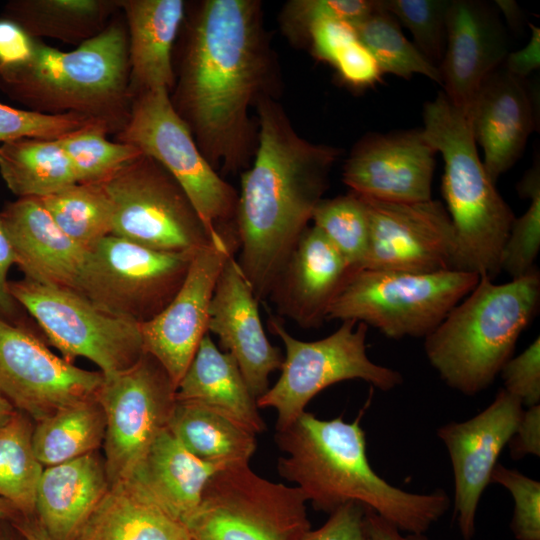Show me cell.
Returning <instances> with one entry per match:
<instances>
[{
    "mask_svg": "<svg viewBox=\"0 0 540 540\" xmlns=\"http://www.w3.org/2000/svg\"><path fill=\"white\" fill-rule=\"evenodd\" d=\"M256 0H206L193 16L172 104L210 165L247 166L257 145L250 111L271 96L273 61Z\"/></svg>",
    "mask_w": 540,
    "mask_h": 540,
    "instance_id": "6da1fadb",
    "label": "cell"
},
{
    "mask_svg": "<svg viewBox=\"0 0 540 540\" xmlns=\"http://www.w3.org/2000/svg\"><path fill=\"white\" fill-rule=\"evenodd\" d=\"M256 112L257 145L241 174L235 224L237 262L260 303L323 199L340 150L302 138L272 96Z\"/></svg>",
    "mask_w": 540,
    "mask_h": 540,
    "instance_id": "7a4b0ae2",
    "label": "cell"
},
{
    "mask_svg": "<svg viewBox=\"0 0 540 540\" xmlns=\"http://www.w3.org/2000/svg\"><path fill=\"white\" fill-rule=\"evenodd\" d=\"M342 416L322 420L304 411L287 428L276 431L287 455L277 463L281 477L296 484L316 510L332 513L357 502L392 523L399 531L424 534L446 513L450 499L443 490L415 494L389 484L371 467L360 421Z\"/></svg>",
    "mask_w": 540,
    "mask_h": 540,
    "instance_id": "3957f363",
    "label": "cell"
},
{
    "mask_svg": "<svg viewBox=\"0 0 540 540\" xmlns=\"http://www.w3.org/2000/svg\"><path fill=\"white\" fill-rule=\"evenodd\" d=\"M129 73L128 35L113 23L68 52L35 39L25 63L0 68V89L33 111L80 114L119 133L133 100Z\"/></svg>",
    "mask_w": 540,
    "mask_h": 540,
    "instance_id": "277c9868",
    "label": "cell"
},
{
    "mask_svg": "<svg viewBox=\"0 0 540 540\" xmlns=\"http://www.w3.org/2000/svg\"><path fill=\"white\" fill-rule=\"evenodd\" d=\"M540 274L507 283L480 276L475 287L424 338L425 354L451 388L475 395L490 386L538 311Z\"/></svg>",
    "mask_w": 540,
    "mask_h": 540,
    "instance_id": "5b68a950",
    "label": "cell"
},
{
    "mask_svg": "<svg viewBox=\"0 0 540 540\" xmlns=\"http://www.w3.org/2000/svg\"><path fill=\"white\" fill-rule=\"evenodd\" d=\"M422 133L442 155V193L464 270L493 279L514 213L489 178L467 114L443 91L424 104Z\"/></svg>",
    "mask_w": 540,
    "mask_h": 540,
    "instance_id": "8992f818",
    "label": "cell"
},
{
    "mask_svg": "<svg viewBox=\"0 0 540 540\" xmlns=\"http://www.w3.org/2000/svg\"><path fill=\"white\" fill-rule=\"evenodd\" d=\"M470 271L434 273L359 269L348 274L326 320H354L399 339L425 338L475 287Z\"/></svg>",
    "mask_w": 540,
    "mask_h": 540,
    "instance_id": "52a82bcc",
    "label": "cell"
},
{
    "mask_svg": "<svg viewBox=\"0 0 540 540\" xmlns=\"http://www.w3.org/2000/svg\"><path fill=\"white\" fill-rule=\"evenodd\" d=\"M118 142L138 148L178 182L208 232L239 245L236 232L238 192L206 160L175 110L169 91L155 89L133 97Z\"/></svg>",
    "mask_w": 540,
    "mask_h": 540,
    "instance_id": "ba28073f",
    "label": "cell"
},
{
    "mask_svg": "<svg viewBox=\"0 0 540 540\" xmlns=\"http://www.w3.org/2000/svg\"><path fill=\"white\" fill-rule=\"evenodd\" d=\"M267 324L283 342L285 356L279 379L256 402L258 408L276 410V431L291 425L305 411L308 402L330 385L361 379L381 391H390L403 382L400 372L378 365L368 357V326L364 323L344 320L331 335L316 341L293 337L280 317L269 315Z\"/></svg>",
    "mask_w": 540,
    "mask_h": 540,
    "instance_id": "9c48e42d",
    "label": "cell"
},
{
    "mask_svg": "<svg viewBox=\"0 0 540 540\" xmlns=\"http://www.w3.org/2000/svg\"><path fill=\"white\" fill-rule=\"evenodd\" d=\"M306 502L297 487L233 465L210 477L184 525L192 540H299L311 529Z\"/></svg>",
    "mask_w": 540,
    "mask_h": 540,
    "instance_id": "30bf717a",
    "label": "cell"
},
{
    "mask_svg": "<svg viewBox=\"0 0 540 540\" xmlns=\"http://www.w3.org/2000/svg\"><path fill=\"white\" fill-rule=\"evenodd\" d=\"M112 206L111 235L163 252H197L212 238L184 190L144 154L100 183Z\"/></svg>",
    "mask_w": 540,
    "mask_h": 540,
    "instance_id": "8fae6325",
    "label": "cell"
},
{
    "mask_svg": "<svg viewBox=\"0 0 540 540\" xmlns=\"http://www.w3.org/2000/svg\"><path fill=\"white\" fill-rule=\"evenodd\" d=\"M8 289L69 362L84 357L109 376L130 368L145 353L138 323L103 311L73 289L27 278L9 281Z\"/></svg>",
    "mask_w": 540,
    "mask_h": 540,
    "instance_id": "7c38bea8",
    "label": "cell"
},
{
    "mask_svg": "<svg viewBox=\"0 0 540 540\" xmlns=\"http://www.w3.org/2000/svg\"><path fill=\"white\" fill-rule=\"evenodd\" d=\"M196 252H163L109 235L88 251L76 291L138 324L158 315L181 287Z\"/></svg>",
    "mask_w": 540,
    "mask_h": 540,
    "instance_id": "4fadbf2b",
    "label": "cell"
},
{
    "mask_svg": "<svg viewBox=\"0 0 540 540\" xmlns=\"http://www.w3.org/2000/svg\"><path fill=\"white\" fill-rule=\"evenodd\" d=\"M176 389L166 370L148 353L130 368L104 376L97 399L106 420L103 442L109 485L124 481L168 427Z\"/></svg>",
    "mask_w": 540,
    "mask_h": 540,
    "instance_id": "5bb4252c",
    "label": "cell"
},
{
    "mask_svg": "<svg viewBox=\"0 0 540 540\" xmlns=\"http://www.w3.org/2000/svg\"><path fill=\"white\" fill-rule=\"evenodd\" d=\"M359 196L369 220L368 250L361 269L465 271L454 226L441 202L396 203Z\"/></svg>",
    "mask_w": 540,
    "mask_h": 540,
    "instance_id": "9a60e30c",
    "label": "cell"
},
{
    "mask_svg": "<svg viewBox=\"0 0 540 540\" xmlns=\"http://www.w3.org/2000/svg\"><path fill=\"white\" fill-rule=\"evenodd\" d=\"M103 380L100 371L73 365L31 332L0 318V391L35 422L96 397Z\"/></svg>",
    "mask_w": 540,
    "mask_h": 540,
    "instance_id": "2e32d148",
    "label": "cell"
},
{
    "mask_svg": "<svg viewBox=\"0 0 540 540\" xmlns=\"http://www.w3.org/2000/svg\"><path fill=\"white\" fill-rule=\"evenodd\" d=\"M238 247L219 234L198 250L170 303L154 318L139 324L145 353L166 370L174 385L190 365L208 333L209 307L218 277Z\"/></svg>",
    "mask_w": 540,
    "mask_h": 540,
    "instance_id": "e0dca14e",
    "label": "cell"
},
{
    "mask_svg": "<svg viewBox=\"0 0 540 540\" xmlns=\"http://www.w3.org/2000/svg\"><path fill=\"white\" fill-rule=\"evenodd\" d=\"M523 411L518 398L500 389L482 412L463 422L447 423L437 431L450 456L454 476L453 517L465 540L474 536L480 498Z\"/></svg>",
    "mask_w": 540,
    "mask_h": 540,
    "instance_id": "ac0fdd59",
    "label": "cell"
},
{
    "mask_svg": "<svg viewBox=\"0 0 540 540\" xmlns=\"http://www.w3.org/2000/svg\"><path fill=\"white\" fill-rule=\"evenodd\" d=\"M436 154L421 128L367 134L346 159L342 180L351 191L380 201H429Z\"/></svg>",
    "mask_w": 540,
    "mask_h": 540,
    "instance_id": "d6986e66",
    "label": "cell"
},
{
    "mask_svg": "<svg viewBox=\"0 0 540 540\" xmlns=\"http://www.w3.org/2000/svg\"><path fill=\"white\" fill-rule=\"evenodd\" d=\"M258 300L235 258L229 256L218 277L209 307L208 332L236 360L257 400L269 389V376L281 368L284 356L264 331Z\"/></svg>",
    "mask_w": 540,
    "mask_h": 540,
    "instance_id": "ffe728a7",
    "label": "cell"
},
{
    "mask_svg": "<svg viewBox=\"0 0 540 540\" xmlns=\"http://www.w3.org/2000/svg\"><path fill=\"white\" fill-rule=\"evenodd\" d=\"M508 38L495 4L451 0L439 66L443 93L466 114L483 82L508 55Z\"/></svg>",
    "mask_w": 540,
    "mask_h": 540,
    "instance_id": "44dd1931",
    "label": "cell"
},
{
    "mask_svg": "<svg viewBox=\"0 0 540 540\" xmlns=\"http://www.w3.org/2000/svg\"><path fill=\"white\" fill-rule=\"evenodd\" d=\"M483 165L493 183L521 157L536 129V103L526 79L503 65L483 82L467 112Z\"/></svg>",
    "mask_w": 540,
    "mask_h": 540,
    "instance_id": "7402d4cb",
    "label": "cell"
},
{
    "mask_svg": "<svg viewBox=\"0 0 540 540\" xmlns=\"http://www.w3.org/2000/svg\"><path fill=\"white\" fill-rule=\"evenodd\" d=\"M344 259L314 226L307 227L282 266L268 299L280 317L309 329L320 327L350 273Z\"/></svg>",
    "mask_w": 540,
    "mask_h": 540,
    "instance_id": "603a6c76",
    "label": "cell"
},
{
    "mask_svg": "<svg viewBox=\"0 0 540 540\" xmlns=\"http://www.w3.org/2000/svg\"><path fill=\"white\" fill-rule=\"evenodd\" d=\"M0 213L24 278L76 291L88 251L58 227L40 199L18 198Z\"/></svg>",
    "mask_w": 540,
    "mask_h": 540,
    "instance_id": "cb8c5ba5",
    "label": "cell"
},
{
    "mask_svg": "<svg viewBox=\"0 0 540 540\" xmlns=\"http://www.w3.org/2000/svg\"><path fill=\"white\" fill-rule=\"evenodd\" d=\"M219 469L191 454L166 428L122 482L184 524L198 508L208 480Z\"/></svg>",
    "mask_w": 540,
    "mask_h": 540,
    "instance_id": "d4e9b609",
    "label": "cell"
},
{
    "mask_svg": "<svg viewBox=\"0 0 540 540\" xmlns=\"http://www.w3.org/2000/svg\"><path fill=\"white\" fill-rule=\"evenodd\" d=\"M109 486L97 451L47 466L37 485L35 515L52 540H74Z\"/></svg>",
    "mask_w": 540,
    "mask_h": 540,
    "instance_id": "484cf974",
    "label": "cell"
},
{
    "mask_svg": "<svg viewBox=\"0 0 540 540\" xmlns=\"http://www.w3.org/2000/svg\"><path fill=\"white\" fill-rule=\"evenodd\" d=\"M128 24L129 87L132 97L174 85L172 48L184 19L181 0L119 1Z\"/></svg>",
    "mask_w": 540,
    "mask_h": 540,
    "instance_id": "4316f807",
    "label": "cell"
},
{
    "mask_svg": "<svg viewBox=\"0 0 540 540\" xmlns=\"http://www.w3.org/2000/svg\"><path fill=\"white\" fill-rule=\"evenodd\" d=\"M176 400L206 407L254 434L266 428L236 360L215 345L209 332L177 386Z\"/></svg>",
    "mask_w": 540,
    "mask_h": 540,
    "instance_id": "83f0119b",
    "label": "cell"
},
{
    "mask_svg": "<svg viewBox=\"0 0 540 540\" xmlns=\"http://www.w3.org/2000/svg\"><path fill=\"white\" fill-rule=\"evenodd\" d=\"M74 540H192L186 526L125 482L109 486Z\"/></svg>",
    "mask_w": 540,
    "mask_h": 540,
    "instance_id": "f1b7e54d",
    "label": "cell"
},
{
    "mask_svg": "<svg viewBox=\"0 0 540 540\" xmlns=\"http://www.w3.org/2000/svg\"><path fill=\"white\" fill-rule=\"evenodd\" d=\"M168 430L200 460L220 468L248 464L256 434L199 404L176 400Z\"/></svg>",
    "mask_w": 540,
    "mask_h": 540,
    "instance_id": "f546056e",
    "label": "cell"
},
{
    "mask_svg": "<svg viewBox=\"0 0 540 540\" xmlns=\"http://www.w3.org/2000/svg\"><path fill=\"white\" fill-rule=\"evenodd\" d=\"M0 175L18 198H42L77 183L57 140L23 138L3 143Z\"/></svg>",
    "mask_w": 540,
    "mask_h": 540,
    "instance_id": "4dcf8cb0",
    "label": "cell"
},
{
    "mask_svg": "<svg viewBox=\"0 0 540 540\" xmlns=\"http://www.w3.org/2000/svg\"><path fill=\"white\" fill-rule=\"evenodd\" d=\"M116 7L119 1L17 0L6 5L4 17L34 39L44 36L83 43L106 28V20Z\"/></svg>",
    "mask_w": 540,
    "mask_h": 540,
    "instance_id": "1f68e13d",
    "label": "cell"
},
{
    "mask_svg": "<svg viewBox=\"0 0 540 540\" xmlns=\"http://www.w3.org/2000/svg\"><path fill=\"white\" fill-rule=\"evenodd\" d=\"M106 420L97 396L58 410L36 422L34 453L43 466L60 464L94 452L104 441Z\"/></svg>",
    "mask_w": 540,
    "mask_h": 540,
    "instance_id": "d6a6232c",
    "label": "cell"
},
{
    "mask_svg": "<svg viewBox=\"0 0 540 540\" xmlns=\"http://www.w3.org/2000/svg\"><path fill=\"white\" fill-rule=\"evenodd\" d=\"M31 418L16 409L0 426V498L21 515H35L37 485L44 466L32 444Z\"/></svg>",
    "mask_w": 540,
    "mask_h": 540,
    "instance_id": "836d02e7",
    "label": "cell"
},
{
    "mask_svg": "<svg viewBox=\"0 0 540 540\" xmlns=\"http://www.w3.org/2000/svg\"><path fill=\"white\" fill-rule=\"evenodd\" d=\"M58 227L91 250L112 232V206L101 184L75 183L39 198Z\"/></svg>",
    "mask_w": 540,
    "mask_h": 540,
    "instance_id": "e575fe53",
    "label": "cell"
},
{
    "mask_svg": "<svg viewBox=\"0 0 540 540\" xmlns=\"http://www.w3.org/2000/svg\"><path fill=\"white\" fill-rule=\"evenodd\" d=\"M378 2L376 10L353 26L358 40L375 58L382 74L405 79L421 74L441 85L439 69L405 37L396 18Z\"/></svg>",
    "mask_w": 540,
    "mask_h": 540,
    "instance_id": "d590c367",
    "label": "cell"
},
{
    "mask_svg": "<svg viewBox=\"0 0 540 540\" xmlns=\"http://www.w3.org/2000/svg\"><path fill=\"white\" fill-rule=\"evenodd\" d=\"M316 227L338 251L350 271L361 269L369 243V220L362 198L350 191L346 195L323 198L312 219Z\"/></svg>",
    "mask_w": 540,
    "mask_h": 540,
    "instance_id": "8d00e7d4",
    "label": "cell"
},
{
    "mask_svg": "<svg viewBox=\"0 0 540 540\" xmlns=\"http://www.w3.org/2000/svg\"><path fill=\"white\" fill-rule=\"evenodd\" d=\"M110 132L105 124L97 123L57 139L72 164L77 183L100 184L142 155L133 145L107 140Z\"/></svg>",
    "mask_w": 540,
    "mask_h": 540,
    "instance_id": "74e56055",
    "label": "cell"
},
{
    "mask_svg": "<svg viewBox=\"0 0 540 540\" xmlns=\"http://www.w3.org/2000/svg\"><path fill=\"white\" fill-rule=\"evenodd\" d=\"M521 197L530 199L525 213L514 219L503 247L500 268L512 279L534 268L540 249V171L539 164L527 171L517 187Z\"/></svg>",
    "mask_w": 540,
    "mask_h": 540,
    "instance_id": "f35d334b",
    "label": "cell"
},
{
    "mask_svg": "<svg viewBox=\"0 0 540 540\" xmlns=\"http://www.w3.org/2000/svg\"><path fill=\"white\" fill-rule=\"evenodd\" d=\"M451 0H380L383 9L409 29L414 45L435 67L443 60Z\"/></svg>",
    "mask_w": 540,
    "mask_h": 540,
    "instance_id": "ab89813d",
    "label": "cell"
},
{
    "mask_svg": "<svg viewBox=\"0 0 540 540\" xmlns=\"http://www.w3.org/2000/svg\"><path fill=\"white\" fill-rule=\"evenodd\" d=\"M378 0H292L284 5L280 24L285 36L296 44L308 43L310 26L322 19L358 23L378 7Z\"/></svg>",
    "mask_w": 540,
    "mask_h": 540,
    "instance_id": "60d3db41",
    "label": "cell"
},
{
    "mask_svg": "<svg viewBox=\"0 0 540 540\" xmlns=\"http://www.w3.org/2000/svg\"><path fill=\"white\" fill-rule=\"evenodd\" d=\"M97 123L105 124L80 114H46L17 109L0 103V142L2 144L23 138L57 140L85 126Z\"/></svg>",
    "mask_w": 540,
    "mask_h": 540,
    "instance_id": "b9f144b4",
    "label": "cell"
},
{
    "mask_svg": "<svg viewBox=\"0 0 540 540\" xmlns=\"http://www.w3.org/2000/svg\"><path fill=\"white\" fill-rule=\"evenodd\" d=\"M490 483L505 487L514 500L510 528L517 540H540V482L499 463Z\"/></svg>",
    "mask_w": 540,
    "mask_h": 540,
    "instance_id": "7bdbcfd3",
    "label": "cell"
},
{
    "mask_svg": "<svg viewBox=\"0 0 540 540\" xmlns=\"http://www.w3.org/2000/svg\"><path fill=\"white\" fill-rule=\"evenodd\" d=\"M507 392L528 407L540 402V339L537 337L521 354L510 358L500 373Z\"/></svg>",
    "mask_w": 540,
    "mask_h": 540,
    "instance_id": "ee69618b",
    "label": "cell"
},
{
    "mask_svg": "<svg viewBox=\"0 0 540 540\" xmlns=\"http://www.w3.org/2000/svg\"><path fill=\"white\" fill-rule=\"evenodd\" d=\"M367 507L348 502L330 513L318 529H309L299 540H372L367 529Z\"/></svg>",
    "mask_w": 540,
    "mask_h": 540,
    "instance_id": "f6af8a7d",
    "label": "cell"
},
{
    "mask_svg": "<svg viewBox=\"0 0 540 540\" xmlns=\"http://www.w3.org/2000/svg\"><path fill=\"white\" fill-rule=\"evenodd\" d=\"M332 65L346 84L367 88L381 81L382 72L372 54L357 39L345 47Z\"/></svg>",
    "mask_w": 540,
    "mask_h": 540,
    "instance_id": "bcb514c9",
    "label": "cell"
},
{
    "mask_svg": "<svg viewBox=\"0 0 540 540\" xmlns=\"http://www.w3.org/2000/svg\"><path fill=\"white\" fill-rule=\"evenodd\" d=\"M357 39L351 23L335 19L316 21L308 31V44L313 55L330 64L345 47Z\"/></svg>",
    "mask_w": 540,
    "mask_h": 540,
    "instance_id": "7dc6e473",
    "label": "cell"
},
{
    "mask_svg": "<svg viewBox=\"0 0 540 540\" xmlns=\"http://www.w3.org/2000/svg\"><path fill=\"white\" fill-rule=\"evenodd\" d=\"M35 39L19 24L8 19H0V68L13 67L25 63L32 55Z\"/></svg>",
    "mask_w": 540,
    "mask_h": 540,
    "instance_id": "c3c4849f",
    "label": "cell"
},
{
    "mask_svg": "<svg viewBox=\"0 0 540 540\" xmlns=\"http://www.w3.org/2000/svg\"><path fill=\"white\" fill-rule=\"evenodd\" d=\"M511 457L515 459L526 455H540V405L524 410L517 428L508 443Z\"/></svg>",
    "mask_w": 540,
    "mask_h": 540,
    "instance_id": "681fc988",
    "label": "cell"
},
{
    "mask_svg": "<svg viewBox=\"0 0 540 540\" xmlns=\"http://www.w3.org/2000/svg\"><path fill=\"white\" fill-rule=\"evenodd\" d=\"M531 36L527 44L518 51L509 52L503 67L510 74L526 79V77L540 66V29L529 24Z\"/></svg>",
    "mask_w": 540,
    "mask_h": 540,
    "instance_id": "f907efd6",
    "label": "cell"
},
{
    "mask_svg": "<svg viewBox=\"0 0 540 540\" xmlns=\"http://www.w3.org/2000/svg\"><path fill=\"white\" fill-rule=\"evenodd\" d=\"M16 263L15 254L0 213V314L14 313L15 301L8 289V271Z\"/></svg>",
    "mask_w": 540,
    "mask_h": 540,
    "instance_id": "816d5d0a",
    "label": "cell"
},
{
    "mask_svg": "<svg viewBox=\"0 0 540 540\" xmlns=\"http://www.w3.org/2000/svg\"><path fill=\"white\" fill-rule=\"evenodd\" d=\"M366 524L372 540H400L399 530L369 508L366 511Z\"/></svg>",
    "mask_w": 540,
    "mask_h": 540,
    "instance_id": "f5cc1de1",
    "label": "cell"
},
{
    "mask_svg": "<svg viewBox=\"0 0 540 540\" xmlns=\"http://www.w3.org/2000/svg\"><path fill=\"white\" fill-rule=\"evenodd\" d=\"M11 523L19 530L26 540H52L36 515L23 516L19 514L11 521Z\"/></svg>",
    "mask_w": 540,
    "mask_h": 540,
    "instance_id": "db71d44e",
    "label": "cell"
},
{
    "mask_svg": "<svg viewBox=\"0 0 540 540\" xmlns=\"http://www.w3.org/2000/svg\"><path fill=\"white\" fill-rule=\"evenodd\" d=\"M495 6L503 12L510 25H516L520 21V9L514 1H495Z\"/></svg>",
    "mask_w": 540,
    "mask_h": 540,
    "instance_id": "11a10c76",
    "label": "cell"
},
{
    "mask_svg": "<svg viewBox=\"0 0 540 540\" xmlns=\"http://www.w3.org/2000/svg\"><path fill=\"white\" fill-rule=\"evenodd\" d=\"M0 540H26L9 520L0 521Z\"/></svg>",
    "mask_w": 540,
    "mask_h": 540,
    "instance_id": "9f6ffc18",
    "label": "cell"
},
{
    "mask_svg": "<svg viewBox=\"0 0 540 540\" xmlns=\"http://www.w3.org/2000/svg\"><path fill=\"white\" fill-rule=\"evenodd\" d=\"M16 408L0 391V426L10 419Z\"/></svg>",
    "mask_w": 540,
    "mask_h": 540,
    "instance_id": "6f0895ef",
    "label": "cell"
},
{
    "mask_svg": "<svg viewBox=\"0 0 540 540\" xmlns=\"http://www.w3.org/2000/svg\"><path fill=\"white\" fill-rule=\"evenodd\" d=\"M19 511L7 500L0 498V521H12L19 515Z\"/></svg>",
    "mask_w": 540,
    "mask_h": 540,
    "instance_id": "680465c9",
    "label": "cell"
},
{
    "mask_svg": "<svg viewBox=\"0 0 540 540\" xmlns=\"http://www.w3.org/2000/svg\"><path fill=\"white\" fill-rule=\"evenodd\" d=\"M400 540H429L424 534H408L406 536H400Z\"/></svg>",
    "mask_w": 540,
    "mask_h": 540,
    "instance_id": "91938a15",
    "label": "cell"
}]
</instances>
